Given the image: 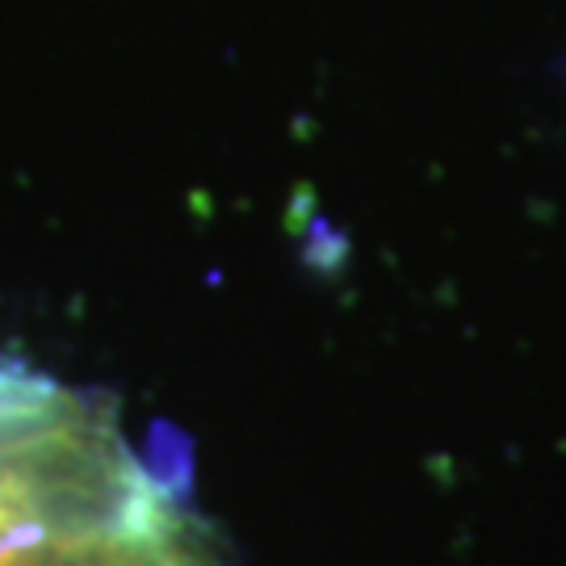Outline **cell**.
Segmentation results:
<instances>
[{"label":"cell","mask_w":566,"mask_h":566,"mask_svg":"<svg viewBox=\"0 0 566 566\" xmlns=\"http://www.w3.org/2000/svg\"><path fill=\"white\" fill-rule=\"evenodd\" d=\"M0 566H214L172 495L156 483L102 521L0 546Z\"/></svg>","instance_id":"cell-1"},{"label":"cell","mask_w":566,"mask_h":566,"mask_svg":"<svg viewBox=\"0 0 566 566\" xmlns=\"http://www.w3.org/2000/svg\"><path fill=\"white\" fill-rule=\"evenodd\" d=\"M60 390H46L42 399L25 407H9L0 411V546L4 542H18L25 537V507H21V483H18V465H13V446H18V428L39 416L42 407L51 403Z\"/></svg>","instance_id":"cell-2"}]
</instances>
